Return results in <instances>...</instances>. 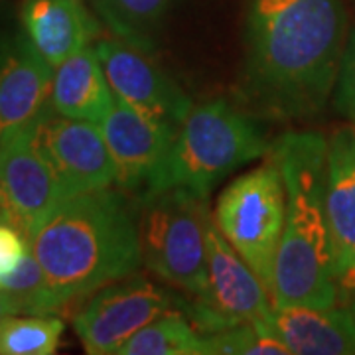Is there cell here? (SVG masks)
I'll use <instances>...</instances> for the list:
<instances>
[{
  "label": "cell",
  "mask_w": 355,
  "mask_h": 355,
  "mask_svg": "<svg viewBox=\"0 0 355 355\" xmlns=\"http://www.w3.org/2000/svg\"><path fill=\"white\" fill-rule=\"evenodd\" d=\"M261 127L223 99L191 109L146 193L184 188L207 198L221 180L268 154ZM144 193V196H146ZM142 198V196H140Z\"/></svg>",
  "instance_id": "obj_4"
},
{
  "label": "cell",
  "mask_w": 355,
  "mask_h": 355,
  "mask_svg": "<svg viewBox=\"0 0 355 355\" xmlns=\"http://www.w3.org/2000/svg\"><path fill=\"white\" fill-rule=\"evenodd\" d=\"M0 221H8V217H6V211H4V207L0 205ZM10 223V221H8Z\"/></svg>",
  "instance_id": "obj_27"
},
{
  "label": "cell",
  "mask_w": 355,
  "mask_h": 355,
  "mask_svg": "<svg viewBox=\"0 0 355 355\" xmlns=\"http://www.w3.org/2000/svg\"><path fill=\"white\" fill-rule=\"evenodd\" d=\"M8 314H18V306H16L14 298L8 292L0 288V320L8 316Z\"/></svg>",
  "instance_id": "obj_25"
},
{
  "label": "cell",
  "mask_w": 355,
  "mask_h": 355,
  "mask_svg": "<svg viewBox=\"0 0 355 355\" xmlns=\"http://www.w3.org/2000/svg\"><path fill=\"white\" fill-rule=\"evenodd\" d=\"M174 298L142 275L103 286L77 312L73 330L91 355H119L140 328L172 310Z\"/></svg>",
  "instance_id": "obj_8"
},
{
  "label": "cell",
  "mask_w": 355,
  "mask_h": 355,
  "mask_svg": "<svg viewBox=\"0 0 355 355\" xmlns=\"http://www.w3.org/2000/svg\"><path fill=\"white\" fill-rule=\"evenodd\" d=\"M172 0H93L101 22L119 40L135 48L153 51L158 28Z\"/></svg>",
  "instance_id": "obj_18"
},
{
  "label": "cell",
  "mask_w": 355,
  "mask_h": 355,
  "mask_svg": "<svg viewBox=\"0 0 355 355\" xmlns=\"http://www.w3.org/2000/svg\"><path fill=\"white\" fill-rule=\"evenodd\" d=\"M336 109L355 121V34L343 50L336 81Z\"/></svg>",
  "instance_id": "obj_23"
},
{
  "label": "cell",
  "mask_w": 355,
  "mask_h": 355,
  "mask_svg": "<svg viewBox=\"0 0 355 355\" xmlns=\"http://www.w3.org/2000/svg\"><path fill=\"white\" fill-rule=\"evenodd\" d=\"M328 140L316 132H286L268 156L286 188V219L272 277V304L330 308L338 302L330 229L324 207Z\"/></svg>",
  "instance_id": "obj_3"
},
{
  "label": "cell",
  "mask_w": 355,
  "mask_h": 355,
  "mask_svg": "<svg viewBox=\"0 0 355 355\" xmlns=\"http://www.w3.org/2000/svg\"><path fill=\"white\" fill-rule=\"evenodd\" d=\"M119 355H205L203 334L170 310L128 338Z\"/></svg>",
  "instance_id": "obj_19"
},
{
  "label": "cell",
  "mask_w": 355,
  "mask_h": 355,
  "mask_svg": "<svg viewBox=\"0 0 355 355\" xmlns=\"http://www.w3.org/2000/svg\"><path fill=\"white\" fill-rule=\"evenodd\" d=\"M26 239L28 237L16 225L0 221V277L12 272L20 265V261L28 253Z\"/></svg>",
  "instance_id": "obj_24"
},
{
  "label": "cell",
  "mask_w": 355,
  "mask_h": 355,
  "mask_svg": "<svg viewBox=\"0 0 355 355\" xmlns=\"http://www.w3.org/2000/svg\"><path fill=\"white\" fill-rule=\"evenodd\" d=\"M30 247L62 306L85 298L142 265L137 203L125 190L79 193L46 219Z\"/></svg>",
  "instance_id": "obj_2"
},
{
  "label": "cell",
  "mask_w": 355,
  "mask_h": 355,
  "mask_svg": "<svg viewBox=\"0 0 355 355\" xmlns=\"http://www.w3.org/2000/svg\"><path fill=\"white\" fill-rule=\"evenodd\" d=\"M142 263L193 298L207 291V198L184 188L137 198Z\"/></svg>",
  "instance_id": "obj_5"
},
{
  "label": "cell",
  "mask_w": 355,
  "mask_h": 355,
  "mask_svg": "<svg viewBox=\"0 0 355 355\" xmlns=\"http://www.w3.org/2000/svg\"><path fill=\"white\" fill-rule=\"evenodd\" d=\"M188 312L203 334L237 324H272L270 292L214 219L207 229V291L193 300Z\"/></svg>",
  "instance_id": "obj_7"
},
{
  "label": "cell",
  "mask_w": 355,
  "mask_h": 355,
  "mask_svg": "<svg viewBox=\"0 0 355 355\" xmlns=\"http://www.w3.org/2000/svg\"><path fill=\"white\" fill-rule=\"evenodd\" d=\"M99 127L113 158L116 186L137 198L144 196L164 164L178 128L156 123L121 101H114Z\"/></svg>",
  "instance_id": "obj_12"
},
{
  "label": "cell",
  "mask_w": 355,
  "mask_h": 355,
  "mask_svg": "<svg viewBox=\"0 0 355 355\" xmlns=\"http://www.w3.org/2000/svg\"><path fill=\"white\" fill-rule=\"evenodd\" d=\"M0 288L12 296L18 314H51L64 308L32 251L24 254L12 272L0 277Z\"/></svg>",
  "instance_id": "obj_21"
},
{
  "label": "cell",
  "mask_w": 355,
  "mask_h": 355,
  "mask_svg": "<svg viewBox=\"0 0 355 355\" xmlns=\"http://www.w3.org/2000/svg\"><path fill=\"white\" fill-rule=\"evenodd\" d=\"M345 38L340 0H251L247 87L268 113H318L338 81Z\"/></svg>",
  "instance_id": "obj_1"
},
{
  "label": "cell",
  "mask_w": 355,
  "mask_h": 355,
  "mask_svg": "<svg viewBox=\"0 0 355 355\" xmlns=\"http://www.w3.org/2000/svg\"><path fill=\"white\" fill-rule=\"evenodd\" d=\"M324 207L338 284L355 275V127L328 140Z\"/></svg>",
  "instance_id": "obj_14"
},
{
  "label": "cell",
  "mask_w": 355,
  "mask_h": 355,
  "mask_svg": "<svg viewBox=\"0 0 355 355\" xmlns=\"http://www.w3.org/2000/svg\"><path fill=\"white\" fill-rule=\"evenodd\" d=\"M30 137L67 200L116 184L113 158L97 123L69 119L50 109L30 127Z\"/></svg>",
  "instance_id": "obj_9"
},
{
  "label": "cell",
  "mask_w": 355,
  "mask_h": 355,
  "mask_svg": "<svg viewBox=\"0 0 355 355\" xmlns=\"http://www.w3.org/2000/svg\"><path fill=\"white\" fill-rule=\"evenodd\" d=\"M272 328L296 355H355V314L343 308H275Z\"/></svg>",
  "instance_id": "obj_16"
},
{
  "label": "cell",
  "mask_w": 355,
  "mask_h": 355,
  "mask_svg": "<svg viewBox=\"0 0 355 355\" xmlns=\"http://www.w3.org/2000/svg\"><path fill=\"white\" fill-rule=\"evenodd\" d=\"M114 101L95 46H85L55 67L50 99L53 113L99 125Z\"/></svg>",
  "instance_id": "obj_17"
},
{
  "label": "cell",
  "mask_w": 355,
  "mask_h": 355,
  "mask_svg": "<svg viewBox=\"0 0 355 355\" xmlns=\"http://www.w3.org/2000/svg\"><path fill=\"white\" fill-rule=\"evenodd\" d=\"M22 24L26 38L51 67L89 46L99 30L81 0H24Z\"/></svg>",
  "instance_id": "obj_15"
},
{
  "label": "cell",
  "mask_w": 355,
  "mask_h": 355,
  "mask_svg": "<svg viewBox=\"0 0 355 355\" xmlns=\"http://www.w3.org/2000/svg\"><path fill=\"white\" fill-rule=\"evenodd\" d=\"M64 328L51 314H8L0 320V355L55 354Z\"/></svg>",
  "instance_id": "obj_20"
},
{
  "label": "cell",
  "mask_w": 355,
  "mask_h": 355,
  "mask_svg": "<svg viewBox=\"0 0 355 355\" xmlns=\"http://www.w3.org/2000/svg\"><path fill=\"white\" fill-rule=\"evenodd\" d=\"M207 355H286L272 324H237L231 328L203 334Z\"/></svg>",
  "instance_id": "obj_22"
},
{
  "label": "cell",
  "mask_w": 355,
  "mask_h": 355,
  "mask_svg": "<svg viewBox=\"0 0 355 355\" xmlns=\"http://www.w3.org/2000/svg\"><path fill=\"white\" fill-rule=\"evenodd\" d=\"M95 51L116 101L156 123L180 128L193 109L190 97L148 60L146 51L119 38L97 42Z\"/></svg>",
  "instance_id": "obj_10"
},
{
  "label": "cell",
  "mask_w": 355,
  "mask_h": 355,
  "mask_svg": "<svg viewBox=\"0 0 355 355\" xmlns=\"http://www.w3.org/2000/svg\"><path fill=\"white\" fill-rule=\"evenodd\" d=\"M338 286H342L345 291H354L355 292V275L352 277H347V279H343ZM352 312L355 314V294H354V300H352Z\"/></svg>",
  "instance_id": "obj_26"
},
{
  "label": "cell",
  "mask_w": 355,
  "mask_h": 355,
  "mask_svg": "<svg viewBox=\"0 0 355 355\" xmlns=\"http://www.w3.org/2000/svg\"><path fill=\"white\" fill-rule=\"evenodd\" d=\"M286 219V188L277 162L233 180L216 205L214 221L272 296L275 261Z\"/></svg>",
  "instance_id": "obj_6"
},
{
  "label": "cell",
  "mask_w": 355,
  "mask_h": 355,
  "mask_svg": "<svg viewBox=\"0 0 355 355\" xmlns=\"http://www.w3.org/2000/svg\"><path fill=\"white\" fill-rule=\"evenodd\" d=\"M53 71L26 34L0 44V140L50 111Z\"/></svg>",
  "instance_id": "obj_13"
},
{
  "label": "cell",
  "mask_w": 355,
  "mask_h": 355,
  "mask_svg": "<svg viewBox=\"0 0 355 355\" xmlns=\"http://www.w3.org/2000/svg\"><path fill=\"white\" fill-rule=\"evenodd\" d=\"M64 190L36 150L30 127L0 140V205L28 239L65 202Z\"/></svg>",
  "instance_id": "obj_11"
}]
</instances>
